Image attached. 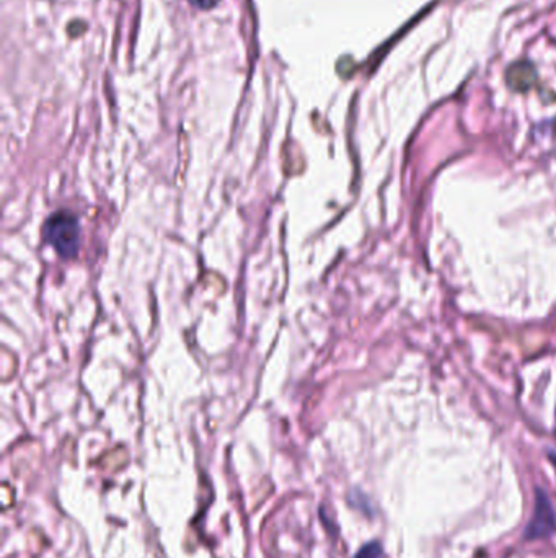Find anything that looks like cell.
I'll return each instance as SVG.
<instances>
[{"instance_id": "4", "label": "cell", "mask_w": 556, "mask_h": 558, "mask_svg": "<svg viewBox=\"0 0 556 558\" xmlns=\"http://www.w3.org/2000/svg\"><path fill=\"white\" fill-rule=\"evenodd\" d=\"M532 136H533L535 142H539L540 146L548 148L550 150H556V120L539 124L533 130Z\"/></svg>"}, {"instance_id": "1", "label": "cell", "mask_w": 556, "mask_h": 558, "mask_svg": "<svg viewBox=\"0 0 556 558\" xmlns=\"http://www.w3.org/2000/svg\"><path fill=\"white\" fill-rule=\"evenodd\" d=\"M43 237L62 258H74L81 248V224L74 214L58 211L48 217Z\"/></svg>"}, {"instance_id": "6", "label": "cell", "mask_w": 556, "mask_h": 558, "mask_svg": "<svg viewBox=\"0 0 556 558\" xmlns=\"http://www.w3.org/2000/svg\"><path fill=\"white\" fill-rule=\"evenodd\" d=\"M188 2L193 7H197V9L211 10L214 9V7H217L221 0H188Z\"/></svg>"}, {"instance_id": "5", "label": "cell", "mask_w": 556, "mask_h": 558, "mask_svg": "<svg viewBox=\"0 0 556 558\" xmlns=\"http://www.w3.org/2000/svg\"><path fill=\"white\" fill-rule=\"evenodd\" d=\"M356 558H384V552H382L380 544L370 542V544H366V545L358 552Z\"/></svg>"}, {"instance_id": "2", "label": "cell", "mask_w": 556, "mask_h": 558, "mask_svg": "<svg viewBox=\"0 0 556 558\" xmlns=\"http://www.w3.org/2000/svg\"><path fill=\"white\" fill-rule=\"evenodd\" d=\"M556 513L551 501L548 500L547 493L537 490L535 498V509L531 523L525 529L527 539H542L555 533Z\"/></svg>"}, {"instance_id": "3", "label": "cell", "mask_w": 556, "mask_h": 558, "mask_svg": "<svg viewBox=\"0 0 556 558\" xmlns=\"http://www.w3.org/2000/svg\"><path fill=\"white\" fill-rule=\"evenodd\" d=\"M506 75L509 87L517 91H529L537 79V72L531 63H517L509 67Z\"/></svg>"}]
</instances>
